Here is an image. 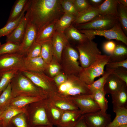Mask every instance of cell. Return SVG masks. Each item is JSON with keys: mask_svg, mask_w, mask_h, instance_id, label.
<instances>
[{"mask_svg": "<svg viewBox=\"0 0 127 127\" xmlns=\"http://www.w3.org/2000/svg\"><path fill=\"white\" fill-rule=\"evenodd\" d=\"M106 69L113 70L122 67L127 69V59L118 62H109L106 66Z\"/></svg>", "mask_w": 127, "mask_h": 127, "instance_id": "obj_46", "label": "cell"}, {"mask_svg": "<svg viewBox=\"0 0 127 127\" xmlns=\"http://www.w3.org/2000/svg\"><path fill=\"white\" fill-rule=\"evenodd\" d=\"M56 21L49 24L38 32L35 42L41 43L51 40L56 31L55 24Z\"/></svg>", "mask_w": 127, "mask_h": 127, "instance_id": "obj_30", "label": "cell"}, {"mask_svg": "<svg viewBox=\"0 0 127 127\" xmlns=\"http://www.w3.org/2000/svg\"><path fill=\"white\" fill-rule=\"evenodd\" d=\"M13 98L20 96L47 98L48 95L35 85L21 71H18L10 82Z\"/></svg>", "mask_w": 127, "mask_h": 127, "instance_id": "obj_2", "label": "cell"}, {"mask_svg": "<svg viewBox=\"0 0 127 127\" xmlns=\"http://www.w3.org/2000/svg\"><path fill=\"white\" fill-rule=\"evenodd\" d=\"M25 113H21L15 116L12 119L11 123L16 127H31L28 120L25 117Z\"/></svg>", "mask_w": 127, "mask_h": 127, "instance_id": "obj_42", "label": "cell"}, {"mask_svg": "<svg viewBox=\"0 0 127 127\" xmlns=\"http://www.w3.org/2000/svg\"><path fill=\"white\" fill-rule=\"evenodd\" d=\"M1 75H0V78H1Z\"/></svg>", "mask_w": 127, "mask_h": 127, "instance_id": "obj_56", "label": "cell"}, {"mask_svg": "<svg viewBox=\"0 0 127 127\" xmlns=\"http://www.w3.org/2000/svg\"><path fill=\"white\" fill-rule=\"evenodd\" d=\"M118 0H104L98 7L100 16L110 15L118 18Z\"/></svg>", "mask_w": 127, "mask_h": 127, "instance_id": "obj_27", "label": "cell"}, {"mask_svg": "<svg viewBox=\"0 0 127 127\" xmlns=\"http://www.w3.org/2000/svg\"><path fill=\"white\" fill-rule=\"evenodd\" d=\"M125 85L126 83L113 73L107 78L103 89L106 94H112L117 92Z\"/></svg>", "mask_w": 127, "mask_h": 127, "instance_id": "obj_20", "label": "cell"}, {"mask_svg": "<svg viewBox=\"0 0 127 127\" xmlns=\"http://www.w3.org/2000/svg\"><path fill=\"white\" fill-rule=\"evenodd\" d=\"M26 12L28 21L35 26L37 33L64 13L60 0H30Z\"/></svg>", "mask_w": 127, "mask_h": 127, "instance_id": "obj_1", "label": "cell"}, {"mask_svg": "<svg viewBox=\"0 0 127 127\" xmlns=\"http://www.w3.org/2000/svg\"><path fill=\"white\" fill-rule=\"evenodd\" d=\"M118 2L123 6L127 7V0H118Z\"/></svg>", "mask_w": 127, "mask_h": 127, "instance_id": "obj_52", "label": "cell"}, {"mask_svg": "<svg viewBox=\"0 0 127 127\" xmlns=\"http://www.w3.org/2000/svg\"><path fill=\"white\" fill-rule=\"evenodd\" d=\"M111 70L113 73L116 75L127 85V69L120 67Z\"/></svg>", "mask_w": 127, "mask_h": 127, "instance_id": "obj_47", "label": "cell"}, {"mask_svg": "<svg viewBox=\"0 0 127 127\" xmlns=\"http://www.w3.org/2000/svg\"></svg>", "mask_w": 127, "mask_h": 127, "instance_id": "obj_58", "label": "cell"}, {"mask_svg": "<svg viewBox=\"0 0 127 127\" xmlns=\"http://www.w3.org/2000/svg\"><path fill=\"white\" fill-rule=\"evenodd\" d=\"M28 8L24 11L18 18L11 22L6 23L3 27L0 29V38L9 35L14 30L25 15V12Z\"/></svg>", "mask_w": 127, "mask_h": 127, "instance_id": "obj_35", "label": "cell"}, {"mask_svg": "<svg viewBox=\"0 0 127 127\" xmlns=\"http://www.w3.org/2000/svg\"><path fill=\"white\" fill-rule=\"evenodd\" d=\"M75 17L73 16L64 13L56 22V30L64 33L65 31L72 24Z\"/></svg>", "mask_w": 127, "mask_h": 127, "instance_id": "obj_31", "label": "cell"}, {"mask_svg": "<svg viewBox=\"0 0 127 127\" xmlns=\"http://www.w3.org/2000/svg\"><path fill=\"white\" fill-rule=\"evenodd\" d=\"M28 22V14L26 12L17 27L10 34L6 36V42L21 44L26 32Z\"/></svg>", "mask_w": 127, "mask_h": 127, "instance_id": "obj_16", "label": "cell"}, {"mask_svg": "<svg viewBox=\"0 0 127 127\" xmlns=\"http://www.w3.org/2000/svg\"><path fill=\"white\" fill-rule=\"evenodd\" d=\"M68 40L64 32L56 31L51 39L54 56L60 63L63 51L69 44Z\"/></svg>", "mask_w": 127, "mask_h": 127, "instance_id": "obj_15", "label": "cell"}, {"mask_svg": "<svg viewBox=\"0 0 127 127\" xmlns=\"http://www.w3.org/2000/svg\"><path fill=\"white\" fill-rule=\"evenodd\" d=\"M30 1V0H16L12 7L6 23L11 22L18 18L24 11L28 7Z\"/></svg>", "mask_w": 127, "mask_h": 127, "instance_id": "obj_28", "label": "cell"}, {"mask_svg": "<svg viewBox=\"0 0 127 127\" xmlns=\"http://www.w3.org/2000/svg\"><path fill=\"white\" fill-rule=\"evenodd\" d=\"M64 33L68 40L73 41L78 44L89 40H93L95 36L87 35L83 33L71 24L64 32Z\"/></svg>", "mask_w": 127, "mask_h": 127, "instance_id": "obj_23", "label": "cell"}, {"mask_svg": "<svg viewBox=\"0 0 127 127\" xmlns=\"http://www.w3.org/2000/svg\"><path fill=\"white\" fill-rule=\"evenodd\" d=\"M100 15L98 7L91 6L86 10L79 13L72 23L74 25L84 24L91 21Z\"/></svg>", "mask_w": 127, "mask_h": 127, "instance_id": "obj_22", "label": "cell"}, {"mask_svg": "<svg viewBox=\"0 0 127 127\" xmlns=\"http://www.w3.org/2000/svg\"><path fill=\"white\" fill-rule=\"evenodd\" d=\"M113 73L112 71L106 69L102 77L94 82L92 84L88 85L89 89L91 94L94 92L103 89L106 79L108 76Z\"/></svg>", "mask_w": 127, "mask_h": 127, "instance_id": "obj_38", "label": "cell"}, {"mask_svg": "<svg viewBox=\"0 0 127 127\" xmlns=\"http://www.w3.org/2000/svg\"><path fill=\"white\" fill-rule=\"evenodd\" d=\"M79 61L78 52L69 44H67L63 51L60 63L63 72L67 75H78L83 69Z\"/></svg>", "mask_w": 127, "mask_h": 127, "instance_id": "obj_3", "label": "cell"}, {"mask_svg": "<svg viewBox=\"0 0 127 127\" xmlns=\"http://www.w3.org/2000/svg\"><path fill=\"white\" fill-rule=\"evenodd\" d=\"M25 55L19 52L0 55V75L13 70H26L24 64Z\"/></svg>", "mask_w": 127, "mask_h": 127, "instance_id": "obj_7", "label": "cell"}, {"mask_svg": "<svg viewBox=\"0 0 127 127\" xmlns=\"http://www.w3.org/2000/svg\"><path fill=\"white\" fill-rule=\"evenodd\" d=\"M41 44L35 42L28 50L25 56L33 58L41 56Z\"/></svg>", "mask_w": 127, "mask_h": 127, "instance_id": "obj_44", "label": "cell"}, {"mask_svg": "<svg viewBox=\"0 0 127 127\" xmlns=\"http://www.w3.org/2000/svg\"><path fill=\"white\" fill-rule=\"evenodd\" d=\"M47 115L50 123L57 126L60 120L63 111L56 107L48 97L46 99Z\"/></svg>", "mask_w": 127, "mask_h": 127, "instance_id": "obj_21", "label": "cell"}, {"mask_svg": "<svg viewBox=\"0 0 127 127\" xmlns=\"http://www.w3.org/2000/svg\"><path fill=\"white\" fill-rule=\"evenodd\" d=\"M71 1L79 13L86 10L91 6L88 0H71Z\"/></svg>", "mask_w": 127, "mask_h": 127, "instance_id": "obj_45", "label": "cell"}, {"mask_svg": "<svg viewBox=\"0 0 127 127\" xmlns=\"http://www.w3.org/2000/svg\"><path fill=\"white\" fill-rule=\"evenodd\" d=\"M76 48L79 54L81 66L83 68L90 66L102 55L97 43L93 40L78 44Z\"/></svg>", "mask_w": 127, "mask_h": 127, "instance_id": "obj_5", "label": "cell"}, {"mask_svg": "<svg viewBox=\"0 0 127 127\" xmlns=\"http://www.w3.org/2000/svg\"><path fill=\"white\" fill-rule=\"evenodd\" d=\"M79 110L63 111L57 127H73L82 115Z\"/></svg>", "mask_w": 127, "mask_h": 127, "instance_id": "obj_18", "label": "cell"}, {"mask_svg": "<svg viewBox=\"0 0 127 127\" xmlns=\"http://www.w3.org/2000/svg\"><path fill=\"white\" fill-rule=\"evenodd\" d=\"M67 76L63 72L60 71L53 78L54 81L57 87L64 83L67 80Z\"/></svg>", "mask_w": 127, "mask_h": 127, "instance_id": "obj_48", "label": "cell"}, {"mask_svg": "<svg viewBox=\"0 0 127 127\" xmlns=\"http://www.w3.org/2000/svg\"><path fill=\"white\" fill-rule=\"evenodd\" d=\"M70 97L80 111L82 115L100 110L99 106L90 94H80Z\"/></svg>", "mask_w": 127, "mask_h": 127, "instance_id": "obj_12", "label": "cell"}, {"mask_svg": "<svg viewBox=\"0 0 127 127\" xmlns=\"http://www.w3.org/2000/svg\"><path fill=\"white\" fill-rule=\"evenodd\" d=\"M116 116L106 127H121L127 125V108H122L113 110Z\"/></svg>", "mask_w": 127, "mask_h": 127, "instance_id": "obj_29", "label": "cell"}, {"mask_svg": "<svg viewBox=\"0 0 127 127\" xmlns=\"http://www.w3.org/2000/svg\"><path fill=\"white\" fill-rule=\"evenodd\" d=\"M118 20V18L114 16H100L90 22L74 26L78 30H103L112 28Z\"/></svg>", "mask_w": 127, "mask_h": 127, "instance_id": "obj_11", "label": "cell"}, {"mask_svg": "<svg viewBox=\"0 0 127 127\" xmlns=\"http://www.w3.org/2000/svg\"><path fill=\"white\" fill-rule=\"evenodd\" d=\"M47 98L27 96L16 97L12 98L8 106L18 109L25 108L26 106L29 104Z\"/></svg>", "mask_w": 127, "mask_h": 127, "instance_id": "obj_26", "label": "cell"}, {"mask_svg": "<svg viewBox=\"0 0 127 127\" xmlns=\"http://www.w3.org/2000/svg\"><path fill=\"white\" fill-rule=\"evenodd\" d=\"M37 33L35 26L28 21L26 32L21 44L20 53L26 56L28 50L35 42Z\"/></svg>", "mask_w": 127, "mask_h": 127, "instance_id": "obj_17", "label": "cell"}, {"mask_svg": "<svg viewBox=\"0 0 127 127\" xmlns=\"http://www.w3.org/2000/svg\"><path fill=\"white\" fill-rule=\"evenodd\" d=\"M118 20L126 35L127 34V7L123 6L118 2L117 4Z\"/></svg>", "mask_w": 127, "mask_h": 127, "instance_id": "obj_37", "label": "cell"}, {"mask_svg": "<svg viewBox=\"0 0 127 127\" xmlns=\"http://www.w3.org/2000/svg\"><path fill=\"white\" fill-rule=\"evenodd\" d=\"M24 64L26 70L44 72L46 71L48 64L41 56L33 58H25Z\"/></svg>", "mask_w": 127, "mask_h": 127, "instance_id": "obj_19", "label": "cell"}, {"mask_svg": "<svg viewBox=\"0 0 127 127\" xmlns=\"http://www.w3.org/2000/svg\"><path fill=\"white\" fill-rule=\"evenodd\" d=\"M60 3L64 13L75 17L78 15L71 0H60Z\"/></svg>", "mask_w": 127, "mask_h": 127, "instance_id": "obj_41", "label": "cell"}, {"mask_svg": "<svg viewBox=\"0 0 127 127\" xmlns=\"http://www.w3.org/2000/svg\"><path fill=\"white\" fill-rule=\"evenodd\" d=\"M25 108L18 109L8 106L3 111L0 116V122L2 127H6L11 123L12 119L18 115L22 113H25Z\"/></svg>", "mask_w": 127, "mask_h": 127, "instance_id": "obj_25", "label": "cell"}, {"mask_svg": "<svg viewBox=\"0 0 127 127\" xmlns=\"http://www.w3.org/2000/svg\"><path fill=\"white\" fill-rule=\"evenodd\" d=\"M73 127H87L82 115Z\"/></svg>", "mask_w": 127, "mask_h": 127, "instance_id": "obj_51", "label": "cell"}, {"mask_svg": "<svg viewBox=\"0 0 127 127\" xmlns=\"http://www.w3.org/2000/svg\"><path fill=\"white\" fill-rule=\"evenodd\" d=\"M18 71L12 70L6 72L2 75L0 79V92L3 91L6 88Z\"/></svg>", "mask_w": 127, "mask_h": 127, "instance_id": "obj_40", "label": "cell"}, {"mask_svg": "<svg viewBox=\"0 0 127 127\" xmlns=\"http://www.w3.org/2000/svg\"></svg>", "mask_w": 127, "mask_h": 127, "instance_id": "obj_59", "label": "cell"}, {"mask_svg": "<svg viewBox=\"0 0 127 127\" xmlns=\"http://www.w3.org/2000/svg\"><path fill=\"white\" fill-rule=\"evenodd\" d=\"M34 127H53V126H50L47 125H39L36 126Z\"/></svg>", "mask_w": 127, "mask_h": 127, "instance_id": "obj_53", "label": "cell"}, {"mask_svg": "<svg viewBox=\"0 0 127 127\" xmlns=\"http://www.w3.org/2000/svg\"><path fill=\"white\" fill-rule=\"evenodd\" d=\"M106 94L103 89L96 91L90 94L91 97L99 106L100 111L103 113H106L108 108V101L105 97Z\"/></svg>", "mask_w": 127, "mask_h": 127, "instance_id": "obj_33", "label": "cell"}, {"mask_svg": "<svg viewBox=\"0 0 127 127\" xmlns=\"http://www.w3.org/2000/svg\"><path fill=\"white\" fill-rule=\"evenodd\" d=\"M82 115L87 127H106L111 121L110 114L100 110Z\"/></svg>", "mask_w": 127, "mask_h": 127, "instance_id": "obj_13", "label": "cell"}, {"mask_svg": "<svg viewBox=\"0 0 127 127\" xmlns=\"http://www.w3.org/2000/svg\"><path fill=\"white\" fill-rule=\"evenodd\" d=\"M21 44L7 42L0 46V55L9 53H19Z\"/></svg>", "mask_w": 127, "mask_h": 127, "instance_id": "obj_39", "label": "cell"}, {"mask_svg": "<svg viewBox=\"0 0 127 127\" xmlns=\"http://www.w3.org/2000/svg\"><path fill=\"white\" fill-rule=\"evenodd\" d=\"M126 46L121 44H116L114 50L109 55L110 62H120L127 59V48Z\"/></svg>", "mask_w": 127, "mask_h": 127, "instance_id": "obj_32", "label": "cell"}, {"mask_svg": "<svg viewBox=\"0 0 127 127\" xmlns=\"http://www.w3.org/2000/svg\"><path fill=\"white\" fill-rule=\"evenodd\" d=\"M40 44L41 46V56L45 62L48 64L54 56L51 39Z\"/></svg>", "mask_w": 127, "mask_h": 127, "instance_id": "obj_34", "label": "cell"}, {"mask_svg": "<svg viewBox=\"0 0 127 127\" xmlns=\"http://www.w3.org/2000/svg\"><path fill=\"white\" fill-rule=\"evenodd\" d=\"M1 42H0V46H1Z\"/></svg>", "mask_w": 127, "mask_h": 127, "instance_id": "obj_55", "label": "cell"}, {"mask_svg": "<svg viewBox=\"0 0 127 127\" xmlns=\"http://www.w3.org/2000/svg\"><path fill=\"white\" fill-rule=\"evenodd\" d=\"M46 98L30 104V117L28 120L31 127L42 125L53 126L49 122L47 116Z\"/></svg>", "mask_w": 127, "mask_h": 127, "instance_id": "obj_9", "label": "cell"}, {"mask_svg": "<svg viewBox=\"0 0 127 127\" xmlns=\"http://www.w3.org/2000/svg\"><path fill=\"white\" fill-rule=\"evenodd\" d=\"M103 0H88L90 5L91 6L98 7L104 2Z\"/></svg>", "mask_w": 127, "mask_h": 127, "instance_id": "obj_50", "label": "cell"}, {"mask_svg": "<svg viewBox=\"0 0 127 127\" xmlns=\"http://www.w3.org/2000/svg\"><path fill=\"white\" fill-rule=\"evenodd\" d=\"M109 62V55L102 54L90 66L83 68L77 76L87 84L90 85L94 82L95 78L103 75L104 67Z\"/></svg>", "mask_w": 127, "mask_h": 127, "instance_id": "obj_6", "label": "cell"}, {"mask_svg": "<svg viewBox=\"0 0 127 127\" xmlns=\"http://www.w3.org/2000/svg\"><path fill=\"white\" fill-rule=\"evenodd\" d=\"M1 92H0V94H1Z\"/></svg>", "mask_w": 127, "mask_h": 127, "instance_id": "obj_57", "label": "cell"}, {"mask_svg": "<svg viewBox=\"0 0 127 127\" xmlns=\"http://www.w3.org/2000/svg\"><path fill=\"white\" fill-rule=\"evenodd\" d=\"M35 85L45 92L48 95L51 93L58 92V87L53 78L44 72L24 70L21 71Z\"/></svg>", "mask_w": 127, "mask_h": 127, "instance_id": "obj_8", "label": "cell"}, {"mask_svg": "<svg viewBox=\"0 0 127 127\" xmlns=\"http://www.w3.org/2000/svg\"><path fill=\"white\" fill-rule=\"evenodd\" d=\"M116 44L113 41H109L104 43L103 48L104 51L106 53L110 54L114 50Z\"/></svg>", "mask_w": 127, "mask_h": 127, "instance_id": "obj_49", "label": "cell"}, {"mask_svg": "<svg viewBox=\"0 0 127 127\" xmlns=\"http://www.w3.org/2000/svg\"><path fill=\"white\" fill-rule=\"evenodd\" d=\"M48 98L56 107L62 110L79 109L70 97L63 96L58 92L49 94Z\"/></svg>", "mask_w": 127, "mask_h": 127, "instance_id": "obj_14", "label": "cell"}, {"mask_svg": "<svg viewBox=\"0 0 127 127\" xmlns=\"http://www.w3.org/2000/svg\"><path fill=\"white\" fill-rule=\"evenodd\" d=\"M113 109L127 108V85H125L115 93L111 94Z\"/></svg>", "mask_w": 127, "mask_h": 127, "instance_id": "obj_24", "label": "cell"}, {"mask_svg": "<svg viewBox=\"0 0 127 127\" xmlns=\"http://www.w3.org/2000/svg\"><path fill=\"white\" fill-rule=\"evenodd\" d=\"M13 98L10 83L0 95V110H4L8 107Z\"/></svg>", "mask_w": 127, "mask_h": 127, "instance_id": "obj_36", "label": "cell"}, {"mask_svg": "<svg viewBox=\"0 0 127 127\" xmlns=\"http://www.w3.org/2000/svg\"><path fill=\"white\" fill-rule=\"evenodd\" d=\"M61 69L60 63L53 56V59L48 64L47 70L52 78H53L59 73Z\"/></svg>", "mask_w": 127, "mask_h": 127, "instance_id": "obj_43", "label": "cell"}, {"mask_svg": "<svg viewBox=\"0 0 127 127\" xmlns=\"http://www.w3.org/2000/svg\"><path fill=\"white\" fill-rule=\"evenodd\" d=\"M4 110H0V116Z\"/></svg>", "mask_w": 127, "mask_h": 127, "instance_id": "obj_54", "label": "cell"}, {"mask_svg": "<svg viewBox=\"0 0 127 127\" xmlns=\"http://www.w3.org/2000/svg\"><path fill=\"white\" fill-rule=\"evenodd\" d=\"M66 81L58 87V92L68 97L80 94H91L88 85L77 75H67Z\"/></svg>", "mask_w": 127, "mask_h": 127, "instance_id": "obj_4", "label": "cell"}, {"mask_svg": "<svg viewBox=\"0 0 127 127\" xmlns=\"http://www.w3.org/2000/svg\"><path fill=\"white\" fill-rule=\"evenodd\" d=\"M87 36H103L108 40H115L121 42L127 46V37L118 20L112 28L103 30H78Z\"/></svg>", "mask_w": 127, "mask_h": 127, "instance_id": "obj_10", "label": "cell"}]
</instances>
